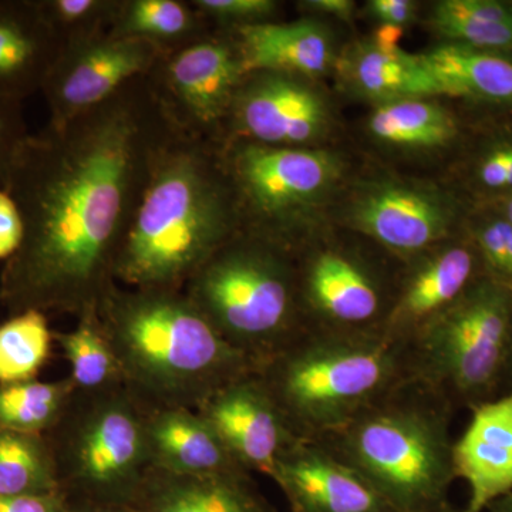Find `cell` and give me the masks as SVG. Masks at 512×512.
Listing matches in <instances>:
<instances>
[{
    "label": "cell",
    "instance_id": "1",
    "mask_svg": "<svg viewBox=\"0 0 512 512\" xmlns=\"http://www.w3.org/2000/svg\"><path fill=\"white\" fill-rule=\"evenodd\" d=\"M177 130L147 77L20 148L6 190L23 241L0 274V305L74 318L97 311L161 148Z\"/></svg>",
    "mask_w": 512,
    "mask_h": 512
},
{
    "label": "cell",
    "instance_id": "2",
    "mask_svg": "<svg viewBox=\"0 0 512 512\" xmlns=\"http://www.w3.org/2000/svg\"><path fill=\"white\" fill-rule=\"evenodd\" d=\"M242 231L222 144L175 130L154 161L121 244L114 278L137 289L183 291Z\"/></svg>",
    "mask_w": 512,
    "mask_h": 512
},
{
    "label": "cell",
    "instance_id": "3",
    "mask_svg": "<svg viewBox=\"0 0 512 512\" xmlns=\"http://www.w3.org/2000/svg\"><path fill=\"white\" fill-rule=\"evenodd\" d=\"M97 313L124 384L148 409L198 410L222 387L258 370L184 291L116 284Z\"/></svg>",
    "mask_w": 512,
    "mask_h": 512
},
{
    "label": "cell",
    "instance_id": "4",
    "mask_svg": "<svg viewBox=\"0 0 512 512\" xmlns=\"http://www.w3.org/2000/svg\"><path fill=\"white\" fill-rule=\"evenodd\" d=\"M454 413L441 394L410 376L318 443L397 512H453Z\"/></svg>",
    "mask_w": 512,
    "mask_h": 512
},
{
    "label": "cell",
    "instance_id": "5",
    "mask_svg": "<svg viewBox=\"0 0 512 512\" xmlns=\"http://www.w3.org/2000/svg\"><path fill=\"white\" fill-rule=\"evenodd\" d=\"M299 440L318 441L407 377L409 345L384 332L302 329L258 367Z\"/></svg>",
    "mask_w": 512,
    "mask_h": 512
},
{
    "label": "cell",
    "instance_id": "6",
    "mask_svg": "<svg viewBox=\"0 0 512 512\" xmlns=\"http://www.w3.org/2000/svg\"><path fill=\"white\" fill-rule=\"evenodd\" d=\"M183 291L256 367L303 329L295 255L247 231L222 245Z\"/></svg>",
    "mask_w": 512,
    "mask_h": 512
},
{
    "label": "cell",
    "instance_id": "7",
    "mask_svg": "<svg viewBox=\"0 0 512 512\" xmlns=\"http://www.w3.org/2000/svg\"><path fill=\"white\" fill-rule=\"evenodd\" d=\"M148 407L123 384L76 394L46 434L69 504L131 507L151 470Z\"/></svg>",
    "mask_w": 512,
    "mask_h": 512
},
{
    "label": "cell",
    "instance_id": "8",
    "mask_svg": "<svg viewBox=\"0 0 512 512\" xmlns=\"http://www.w3.org/2000/svg\"><path fill=\"white\" fill-rule=\"evenodd\" d=\"M511 325V289L481 276L409 343L412 376L454 410L490 402L500 394Z\"/></svg>",
    "mask_w": 512,
    "mask_h": 512
},
{
    "label": "cell",
    "instance_id": "9",
    "mask_svg": "<svg viewBox=\"0 0 512 512\" xmlns=\"http://www.w3.org/2000/svg\"><path fill=\"white\" fill-rule=\"evenodd\" d=\"M222 157L241 208L242 231L295 254L319 207L343 178L342 158L320 148L222 143Z\"/></svg>",
    "mask_w": 512,
    "mask_h": 512
},
{
    "label": "cell",
    "instance_id": "10",
    "mask_svg": "<svg viewBox=\"0 0 512 512\" xmlns=\"http://www.w3.org/2000/svg\"><path fill=\"white\" fill-rule=\"evenodd\" d=\"M293 255L303 329L383 332L402 264L340 242H306Z\"/></svg>",
    "mask_w": 512,
    "mask_h": 512
},
{
    "label": "cell",
    "instance_id": "11",
    "mask_svg": "<svg viewBox=\"0 0 512 512\" xmlns=\"http://www.w3.org/2000/svg\"><path fill=\"white\" fill-rule=\"evenodd\" d=\"M247 74L234 33L211 30L163 53L147 79L175 128L222 144L232 104Z\"/></svg>",
    "mask_w": 512,
    "mask_h": 512
},
{
    "label": "cell",
    "instance_id": "12",
    "mask_svg": "<svg viewBox=\"0 0 512 512\" xmlns=\"http://www.w3.org/2000/svg\"><path fill=\"white\" fill-rule=\"evenodd\" d=\"M161 55L150 43L109 30L64 45L40 92L49 124L63 126L107 103L134 80L147 77Z\"/></svg>",
    "mask_w": 512,
    "mask_h": 512
},
{
    "label": "cell",
    "instance_id": "13",
    "mask_svg": "<svg viewBox=\"0 0 512 512\" xmlns=\"http://www.w3.org/2000/svg\"><path fill=\"white\" fill-rule=\"evenodd\" d=\"M456 218L446 192L402 180L363 184L346 210L350 229L402 262L453 238Z\"/></svg>",
    "mask_w": 512,
    "mask_h": 512
},
{
    "label": "cell",
    "instance_id": "14",
    "mask_svg": "<svg viewBox=\"0 0 512 512\" xmlns=\"http://www.w3.org/2000/svg\"><path fill=\"white\" fill-rule=\"evenodd\" d=\"M332 109L313 80L279 72H251L239 87L225 141L281 148H318L332 126Z\"/></svg>",
    "mask_w": 512,
    "mask_h": 512
},
{
    "label": "cell",
    "instance_id": "15",
    "mask_svg": "<svg viewBox=\"0 0 512 512\" xmlns=\"http://www.w3.org/2000/svg\"><path fill=\"white\" fill-rule=\"evenodd\" d=\"M483 276L470 239L451 238L402 262L396 295L383 332L409 345Z\"/></svg>",
    "mask_w": 512,
    "mask_h": 512
},
{
    "label": "cell",
    "instance_id": "16",
    "mask_svg": "<svg viewBox=\"0 0 512 512\" xmlns=\"http://www.w3.org/2000/svg\"><path fill=\"white\" fill-rule=\"evenodd\" d=\"M197 412L249 474L272 480L279 458L296 439L256 370L212 394Z\"/></svg>",
    "mask_w": 512,
    "mask_h": 512
},
{
    "label": "cell",
    "instance_id": "17",
    "mask_svg": "<svg viewBox=\"0 0 512 512\" xmlns=\"http://www.w3.org/2000/svg\"><path fill=\"white\" fill-rule=\"evenodd\" d=\"M272 481L289 512H397L357 471L318 441L292 440Z\"/></svg>",
    "mask_w": 512,
    "mask_h": 512
},
{
    "label": "cell",
    "instance_id": "18",
    "mask_svg": "<svg viewBox=\"0 0 512 512\" xmlns=\"http://www.w3.org/2000/svg\"><path fill=\"white\" fill-rule=\"evenodd\" d=\"M463 436L454 444L457 478L470 498L463 512H484L512 491V393L471 410Z\"/></svg>",
    "mask_w": 512,
    "mask_h": 512
},
{
    "label": "cell",
    "instance_id": "19",
    "mask_svg": "<svg viewBox=\"0 0 512 512\" xmlns=\"http://www.w3.org/2000/svg\"><path fill=\"white\" fill-rule=\"evenodd\" d=\"M60 50L36 0H0V101L42 92Z\"/></svg>",
    "mask_w": 512,
    "mask_h": 512
},
{
    "label": "cell",
    "instance_id": "20",
    "mask_svg": "<svg viewBox=\"0 0 512 512\" xmlns=\"http://www.w3.org/2000/svg\"><path fill=\"white\" fill-rule=\"evenodd\" d=\"M146 439L153 470L187 476L248 473L197 410L148 409Z\"/></svg>",
    "mask_w": 512,
    "mask_h": 512
},
{
    "label": "cell",
    "instance_id": "21",
    "mask_svg": "<svg viewBox=\"0 0 512 512\" xmlns=\"http://www.w3.org/2000/svg\"><path fill=\"white\" fill-rule=\"evenodd\" d=\"M130 508L133 512H275L252 474L187 476L153 468Z\"/></svg>",
    "mask_w": 512,
    "mask_h": 512
},
{
    "label": "cell",
    "instance_id": "22",
    "mask_svg": "<svg viewBox=\"0 0 512 512\" xmlns=\"http://www.w3.org/2000/svg\"><path fill=\"white\" fill-rule=\"evenodd\" d=\"M232 33L248 73L265 70L313 80L338 60L335 40L318 20L264 23Z\"/></svg>",
    "mask_w": 512,
    "mask_h": 512
},
{
    "label": "cell",
    "instance_id": "23",
    "mask_svg": "<svg viewBox=\"0 0 512 512\" xmlns=\"http://www.w3.org/2000/svg\"><path fill=\"white\" fill-rule=\"evenodd\" d=\"M336 67L343 86L375 106L414 97L446 96L421 56L402 49L382 50L370 39L350 46L338 57Z\"/></svg>",
    "mask_w": 512,
    "mask_h": 512
},
{
    "label": "cell",
    "instance_id": "24",
    "mask_svg": "<svg viewBox=\"0 0 512 512\" xmlns=\"http://www.w3.org/2000/svg\"><path fill=\"white\" fill-rule=\"evenodd\" d=\"M420 56L446 96L512 107L511 57L453 42Z\"/></svg>",
    "mask_w": 512,
    "mask_h": 512
},
{
    "label": "cell",
    "instance_id": "25",
    "mask_svg": "<svg viewBox=\"0 0 512 512\" xmlns=\"http://www.w3.org/2000/svg\"><path fill=\"white\" fill-rule=\"evenodd\" d=\"M367 130L377 143L396 150H443L456 140L457 120L433 97L376 104Z\"/></svg>",
    "mask_w": 512,
    "mask_h": 512
},
{
    "label": "cell",
    "instance_id": "26",
    "mask_svg": "<svg viewBox=\"0 0 512 512\" xmlns=\"http://www.w3.org/2000/svg\"><path fill=\"white\" fill-rule=\"evenodd\" d=\"M211 30L191 0H119L109 32L143 40L170 53Z\"/></svg>",
    "mask_w": 512,
    "mask_h": 512
},
{
    "label": "cell",
    "instance_id": "27",
    "mask_svg": "<svg viewBox=\"0 0 512 512\" xmlns=\"http://www.w3.org/2000/svg\"><path fill=\"white\" fill-rule=\"evenodd\" d=\"M446 42L461 43L512 59V3L498 0H443L430 15Z\"/></svg>",
    "mask_w": 512,
    "mask_h": 512
},
{
    "label": "cell",
    "instance_id": "28",
    "mask_svg": "<svg viewBox=\"0 0 512 512\" xmlns=\"http://www.w3.org/2000/svg\"><path fill=\"white\" fill-rule=\"evenodd\" d=\"M53 342L69 362V377L80 392H100L123 386L119 359L97 311L79 316L73 329L53 330Z\"/></svg>",
    "mask_w": 512,
    "mask_h": 512
},
{
    "label": "cell",
    "instance_id": "29",
    "mask_svg": "<svg viewBox=\"0 0 512 512\" xmlns=\"http://www.w3.org/2000/svg\"><path fill=\"white\" fill-rule=\"evenodd\" d=\"M77 392L72 379L0 384V427L46 436Z\"/></svg>",
    "mask_w": 512,
    "mask_h": 512
},
{
    "label": "cell",
    "instance_id": "30",
    "mask_svg": "<svg viewBox=\"0 0 512 512\" xmlns=\"http://www.w3.org/2000/svg\"><path fill=\"white\" fill-rule=\"evenodd\" d=\"M62 493L46 436L0 427V495Z\"/></svg>",
    "mask_w": 512,
    "mask_h": 512
},
{
    "label": "cell",
    "instance_id": "31",
    "mask_svg": "<svg viewBox=\"0 0 512 512\" xmlns=\"http://www.w3.org/2000/svg\"><path fill=\"white\" fill-rule=\"evenodd\" d=\"M46 313L25 311L0 323V384L37 379L52 353Z\"/></svg>",
    "mask_w": 512,
    "mask_h": 512
},
{
    "label": "cell",
    "instance_id": "32",
    "mask_svg": "<svg viewBox=\"0 0 512 512\" xmlns=\"http://www.w3.org/2000/svg\"><path fill=\"white\" fill-rule=\"evenodd\" d=\"M36 5L63 47L110 30L119 0H36Z\"/></svg>",
    "mask_w": 512,
    "mask_h": 512
},
{
    "label": "cell",
    "instance_id": "33",
    "mask_svg": "<svg viewBox=\"0 0 512 512\" xmlns=\"http://www.w3.org/2000/svg\"><path fill=\"white\" fill-rule=\"evenodd\" d=\"M483 275L512 291V227L500 212L484 217L471 229Z\"/></svg>",
    "mask_w": 512,
    "mask_h": 512
},
{
    "label": "cell",
    "instance_id": "34",
    "mask_svg": "<svg viewBox=\"0 0 512 512\" xmlns=\"http://www.w3.org/2000/svg\"><path fill=\"white\" fill-rule=\"evenodd\" d=\"M214 30L235 32L247 26L278 22L281 3L275 0H191Z\"/></svg>",
    "mask_w": 512,
    "mask_h": 512
},
{
    "label": "cell",
    "instance_id": "35",
    "mask_svg": "<svg viewBox=\"0 0 512 512\" xmlns=\"http://www.w3.org/2000/svg\"><path fill=\"white\" fill-rule=\"evenodd\" d=\"M473 181L484 194L505 197L512 192V133L488 141L474 161Z\"/></svg>",
    "mask_w": 512,
    "mask_h": 512
},
{
    "label": "cell",
    "instance_id": "36",
    "mask_svg": "<svg viewBox=\"0 0 512 512\" xmlns=\"http://www.w3.org/2000/svg\"><path fill=\"white\" fill-rule=\"evenodd\" d=\"M29 134L23 103L0 101V190H6L10 171Z\"/></svg>",
    "mask_w": 512,
    "mask_h": 512
},
{
    "label": "cell",
    "instance_id": "37",
    "mask_svg": "<svg viewBox=\"0 0 512 512\" xmlns=\"http://www.w3.org/2000/svg\"><path fill=\"white\" fill-rule=\"evenodd\" d=\"M22 214L15 198L5 188L0 190V261L6 262L18 252L23 241Z\"/></svg>",
    "mask_w": 512,
    "mask_h": 512
},
{
    "label": "cell",
    "instance_id": "38",
    "mask_svg": "<svg viewBox=\"0 0 512 512\" xmlns=\"http://www.w3.org/2000/svg\"><path fill=\"white\" fill-rule=\"evenodd\" d=\"M67 507L63 493L0 495V512H66Z\"/></svg>",
    "mask_w": 512,
    "mask_h": 512
},
{
    "label": "cell",
    "instance_id": "39",
    "mask_svg": "<svg viewBox=\"0 0 512 512\" xmlns=\"http://www.w3.org/2000/svg\"><path fill=\"white\" fill-rule=\"evenodd\" d=\"M367 10L380 25L404 28L416 18L417 6L410 0H372L367 3Z\"/></svg>",
    "mask_w": 512,
    "mask_h": 512
},
{
    "label": "cell",
    "instance_id": "40",
    "mask_svg": "<svg viewBox=\"0 0 512 512\" xmlns=\"http://www.w3.org/2000/svg\"><path fill=\"white\" fill-rule=\"evenodd\" d=\"M355 2L350 0H308L302 2L301 8L312 13L335 16L340 20H350L355 13Z\"/></svg>",
    "mask_w": 512,
    "mask_h": 512
},
{
    "label": "cell",
    "instance_id": "41",
    "mask_svg": "<svg viewBox=\"0 0 512 512\" xmlns=\"http://www.w3.org/2000/svg\"><path fill=\"white\" fill-rule=\"evenodd\" d=\"M403 30L400 26L380 25V28L376 29L375 36L370 40L379 49L397 50L400 49L399 43L403 36Z\"/></svg>",
    "mask_w": 512,
    "mask_h": 512
},
{
    "label": "cell",
    "instance_id": "42",
    "mask_svg": "<svg viewBox=\"0 0 512 512\" xmlns=\"http://www.w3.org/2000/svg\"><path fill=\"white\" fill-rule=\"evenodd\" d=\"M66 512H133V510L128 507H116V505L69 504Z\"/></svg>",
    "mask_w": 512,
    "mask_h": 512
},
{
    "label": "cell",
    "instance_id": "43",
    "mask_svg": "<svg viewBox=\"0 0 512 512\" xmlns=\"http://www.w3.org/2000/svg\"><path fill=\"white\" fill-rule=\"evenodd\" d=\"M510 393H512V325L510 342H508L507 359H505L503 380H501L500 394H498V396H504V394Z\"/></svg>",
    "mask_w": 512,
    "mask_h": 512
},
{
    "label": "cell",
    "instance_id": "44",
    "mask_svg": "<svg viewBox=\"0 0 512 512\" xmlns=\"http://www.w3.org/2000/svg\"><path fill=\"white\" fill-rule=\"evenodd\" d=\"M484 512H512V491L493 501Z\"/></svg>",
    "mask_w": 512,
    "mask_h": 512
},
{
    "label": "cell",
    "instance_id": "45",
    "mask_svg": "<svg viewBox=\"0 0 512 512\" xmlns=\"http://www.w3.org/2000/svg\"><path fill=\"white\" fill-rule=\"evenodd\" d=\"M497 212H500V214L503 215L505 220H507L508 224H510L512 227V192L511 194L505 195V197H503L500 210Z\"/></svg>",
    "mask_w": 512,
    "mask_h": 512
},
{
    "label": "cell",
    "instance_id": "46",
    "mask_svg": "<svg viewBox=\"0 0 512 512\" xmlns=\"http://www.w3.org/2000/svg\"><path fill=\"white\" fill-rule=\"evenodd\" d=\"M453 512H458V511H453ZM461 512H463V511H461Z\"/></svg>",
    "mask_w": 512,
    "mask_h": 512
}]
</instances>
